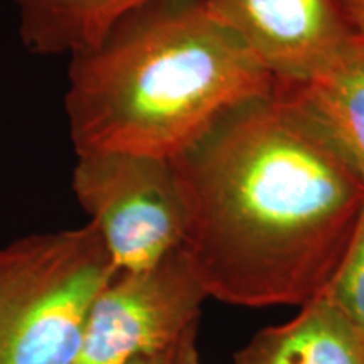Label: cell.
<instances>
[{"label": "cell", "mask_w": 364, "mask_h": 364, "mask_svg": "<svg viewBox=\"0 0 364 364\" xmlns=\"http://www.w3.org/2000/svg\"><path fill=\"white\" fill-rule=\"evenodd\" d=\"M196 339H198V329H193L186 336H182L171 348L130 359L125 364H201Z\"/></svg>", "instance_id": "7c38bea8"}, {"label": "cell", "mask_w": 364, "mask_h": 364, "mask_svg": "<svg viewBox=\"0 0 364 364\" xmlns=\"http://www.w3.org/2000/svg\"><path fill=\"white\" fill-rule=\"evenodd\" d=\"M260 59L277 85L306 83L358 53L343 0H203Z\"/></svg>", "instance_id": "5b68a950"}, {"label": "cell", "mask_w": 364, "mask_h": 364, "mask_svg": "<svg viewBox=\"0 0 364 364\" xmlns=\"http://www.w3.org/2000/svg\"><path fill=\"white\" fill-rule=\"evenodd\" d=\"M172 162L189 208L182 250L208 297L302 307L326 289L364 184L297 103L275 88L236 105Z\"/></svg>", "instance_id": "6da1fadb"}, {"label": "cell", "mask_w": 364, "mask_h": 364, "mask_svg": "<svg viewBox=\"0 0 364 364\" xmlns=\"http://www.w3.org/2000/svg\"><path fill=\"white\" fill-rule=\"evenodd\" d=\"M343 4L358 33L364 36V0H343Z\"/></svg>", "instance_id": "4fadbf2b"}, {"label": "cell", "mask_w": 364, "mask_h": 364, "mask_svg": "<svg viewBox=\"0 0 364 364\" xmlns=\"http://www.w3.org/2000/svg\"><path fill=\"white\" fill-rule=\"evenodd\" d=\"M115 275L93 226L75 257L22 309L2 348L0 364H76L91 307Z\"/></svg>", "instance_id": "8992f818"}, {"label": "cell", "mask_w": 364, "mask_h": 364, "mask_svg": "<svg viewBox=\"0 0 364 364\" xmlns=\"http://www.w3.org/2000/svg\"><path fill=\"white\" fill-rule=\"evenodd\" d=\"M71 188L115 273L147 270L184 247L189 208L172 159L76 154Z\"/></svg>", "instance_id": "3957f363"}, {"label": "cell", "mask_w": 364, "mask_h": 364, "mask_svg": "<svg viewBox=\"0 0 364 364\" xmlns=\"http://www.w3.org/2000/svg\"><path fill=\"white\" fill-rule=\"evenodd\" d=\"M275 88L321 127L364 184V44L318 78Z\"/></svg>", "instance_id": "9c48e42d"}, {"label": "cell", "mask_w": 364, "mask_h": 364, "mask_svg": "<svg viewBox=\"0 0 364 364\" xmlns=\"http://www.w3.org/2000/svg\"><path fill=\"white\" fill-rule=\"evenodd\" d=\"M206 290L184 250L140 272L115 273L91 307L76 364H125L198 329Z\"/></svg>", "instance_id": "277c9868"}, {"label": "cell", "mask_w": 364, "mask_h": 364, "mask_svg": "<svg viewBox=\"0 0 364 364\" xmlns=\"http://www.w3.org/2000/svg\"><path fill=\"white\" fill-rule=\"evenodd\" d=\"M233 364H364V343L321 292L290 322L257 332L235 354Z\"/></svg>", "instance_id": "52a82bcc"}, {"label": "cell", "mask_w": 364, "mask_h": 364, "mask_svg": "<svg viewBox=\"0 0 364 364\" xmlns=\"http://www.w3.org/2000/svg\"><path fill=\"white\" fill-rule=\"evenodd\" d=\"M154 0H12L19 36L39 56H75L93 48L127 14Z\"/></svg>", "instance_id": "ba28073f"}, {"label": "cell", "mask_w": 364, "mask_h": 364, "mask_svg": "<svg viewBox=\"0 0 364 364\" xmlns=\"http://www.w3.org/2000/svg\"><path fill=\"white\" fill-rule=\"evenodd\" d=\"M88 225L31 235L0 250V348L22 309L75 257Z\"/></svg>", "instance_id": "30bf717a"}, {"label": "cell", "mask_w": 364, "mask_h": 364, "mask_svg": "<svg viewBox=\"0 0 364 364\" xmlns=\"http://www.w3.org/2000/svg\"><path fill=\"white\" fill-rule=\"evenodd\" d=\"M275 78L203 0H154L70 58L65 112L75 154L174 159Z\"/></svg>", "instance_id": "7a4b0ae2"}, {"label": "cell", "mask_w": 364, "mask_h": 364, "mask_svg": "<svg viewBox=\"0 0 364 364\" xmlns=\"http://www.w3.org/2000/svg\"><path fill=\"white\" fill-rule=\"evenodd\" d=\"M322 292L351 322L364 343V206L351 243Z\"/></svg>", "instance_id": "8fae6325"}]
</instances>
